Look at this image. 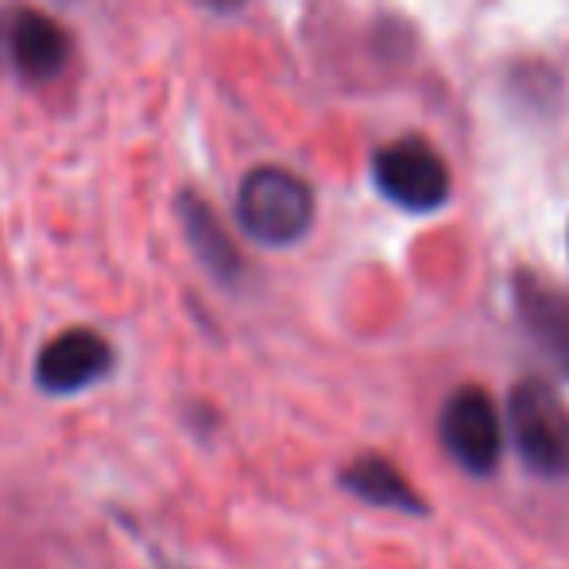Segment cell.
<instances>
[{"label": "cell", "instance_id": "obj_1", "mask_svg": "<svg viewBox=\"0 0 569 569\" xmlns=\"http://www.w3.org/2000/svg\"><path fill=\"white\" fill-rule=\"evenodd\" d=\"M237 221L260 244L287 248L315 226V190L287 167H256L240 179Z\"/></svg>", "mask_w": 569, "mask_h": 569}, {"label": "cell", "instance_id": "obj_2", "mask_svg": "<svg viewBox=\"0 0 569 569\" xmlns=\"http://www.w3.org/2000/svg\"><path fill=\"white\" fill-rule=\"evenodd\" d=\"M508 430L535 477H569V407L547 380H519L508 396Z\"/></svg>", "mask_w": 569, "mask_h": 569}, {"label": "cell", "instance_id": "obj_3", "mask_svg": "<svg viewBox=\"0 0 569 569\" xmlns=\"http://www.w3.org/2000/svg\"><path fill=\"white\" fill-rule=\"evenodd\" d=\"M446 453L472 477H492L503 457V415L496 399L477 383L457 388L442 407L438 422Z\"/></svg>", "mask_w": 569, "mask_h": 569}, {"label": "cell", "instance_id": "obj_4", "mask_svg": "<svg viewBox=\"0 0 569 569\" xmlns=\"http://www.w3.org/2000/svg\"><path fill=\"white\" fill-rule=\"evenodd\" d=\"M376 187L388 202L411 213H430L450 198V167L427 140H396L376 151Z\"/></svg>", "mask_w": 569, "mask_h": 569}, {"label": "cell", "instance_id": "obj_5", "mask_svg": "<svg viewBox=\"0 0 569 569\" xmlns=\"http://www.w3.org/2000/svg\"><path fill=\"white\" fill-rule=\"evenodd\" d=\"M0 54L16 70V78L43 86L59 78L74 59V39L54 16L31 4H16L0 16Z\"/></svg>", "mask_w": 569, "mask_h": 569}, {"label": "cell", "instance_id": "obj_6", "mask_svg": "<svg viewBox=\"0 0 569 569\" xmlns=\"http://www.w3.org/2000/svg\"><path fill=\"white\" fill-rule=\"evenodd\" d=\"M117 368V352L109 338H101L90 326L54 333L36 357V383L47 396H78L86 388H98Z\"/></svg>", "mask_w": 569, "mask_h": 569}, {"label": "cell", "instance_id": "obj_7", "mask_svg": "<svg viewBox=\"0 0 569 569\" xmlns=\"http://www.w3.org/2000/svg\"><path fill=\"white\" fill-rule=\"evenodd\" d=\"M516 310L542 357L569 380V295L539 276H516Z\"/></svg>", "mask_w": 569, "mask_h": 569}, {"label": "cell", "instance_id": "obj_8", "mask_svg": "<svg viewBox=\"0 0 569 569\" xmlns=\"http://www.w3.org/2000/svg\"><path fill=\"white\" fill-rule=\"evenodd\" d=\"M174 213H179V226L187 232L190 252L198 256L206 271H210L218 283L232 287L240 279V252L232 244V237L221 226V218L213 213V206L206 198H198L194 190H182L174 198Z\"/></svg>", "mask_w": 569, "mask_h": 569}, {"label": "cell", "instance_id": "obj_9", "mask_svg": "<svg viewBox=\"0 0 569 569\" xmlns=\"http://www.w3.org/2000/svg\"><path fill=\"white\" fill-rule=\"evenodd\" d=\"M341 485L349 488L357 500L372 503V508H396V511L427 516V500L407 485V477L396 469V461H388V457H380V453H365L345 465Z\"/></svg>", "mask_w": 569, "mask_h": 569}, {"label": "cell", "instance_id": "obj_10", "mask_svg": "<svg viewBox=\"0 0 569 569\" xmlns=\"http://www.w3.org/2000/svg\"><path fill=\"white\" fill-rule=\"evenodd\" d=\"M202 4H210L213 12H232V8H237L240 0H202Z\"/></svg>", "mask_w": 569, "mask_h": 569}]
</instances>
